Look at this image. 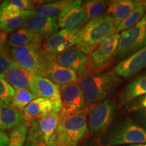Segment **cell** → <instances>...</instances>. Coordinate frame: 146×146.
<instances>
[{
  "label": "cell",
  "instance_id": "836d02e7",
  "mask_svg": "<svg viewBox=\"0 0 146 146\" xmlns=\"http://www.w3.org/2000/svg\"><path fill=\"white\" fill-rule=\"evenodd\" d=\"M128 112H135L140 110L146 109V94L139 97L125 106Z\"/></svg>",
  "mask_w": 146,
  "mask_h": 146
},
{
  "label": "cell",
  "instance_id": "7c38bea8",
  "mask_svg": "<svg viewBox=\"0 0 146 146\" xmlns=\"http://www.w3.org/2000/svg\"><path fill=\"white\" fill-rule=\"evenodd\" d=\"M33 87L38 98L50 100L54 106L53 112L60 114L62 108L60 87L45 76L34 75Z\"/></svg>",
  "mask_w": 146,
  "mask_h": 146
},
{
  "label": "cell",
  "instance_id": "484cf974",
  "mask_svg": "<svg viewBox=\"0 0 146 146\" xmlns=\"http://www.w3.org/2000/svg\"><path fill=\"white\" fill-rule=\"evenodd\" d=\"M31 121L26 119L12 129L9 135L8 146H25Z\"/></svg>",
  "mask_w": 146,
  "mask_h": 146
},
{
  "label": "cell",
  "instance_id": "2e32d148",
  "mask_svg": "<svg viewBox=\"0 0 146 146\" xmlns=\"http://www.w3.org/2000/svg\"><path fill=\"white\" fill-rule=\"evenodd\" d=\"M45 77L49 78L58 86L78 82L77 74L74 71L56 63L52 60L51 55Z\"/></svg>",
  "mask_w": 146,
  "mask_h": 146
},
{
  "label": "cell",
  "instance_id": "4fadbf2b",
  "mask_svg": "<svg viewBox=\"0 0 146 146\" xmlns=\"http://www.w3.org/2000/svg\"><path fill=\"white\" fill-rule=\"evenodd\" d=\"M146 67V46L118 62L113 71L121 78H130Z\"/></svg>",
  "mask_w": 146,
  "mask_h": 146
},
{
  "label": "cell",
  "instance_id": "3957f363",
  "mask_svg": "<svg viewBox=\"0 0 146 146\" xmlns=\"http://www.w3.org/2000/svg\"><path fill=\"white\" fill-rule=\"evenodd\" d=\"M89 131L87 108L74 114L60 112L56 130L58 146H77Z\"/></svg>",
  "mask_w": 146,
  "mask_h": 146
},
{
  "label": "cell",
  "instance_id": "f546056e",
  "mask_svg": "<svg viewBox=\"0 0 146 146\" xmlns=\"http://www.w3.org/2000/svg\"><path fill=\"white\" fill-rule=\"evenodd\" d=\"M16 91L8 83L4 74H0V104L11 106Z\"/></svg>",
  "mask_w": 146,
  "mask_h": 146
},
{
  "label": "cell",
  "instance_id": "52a82bcc",
  "mask_svg": "<svg viewBox=\"0 0 146 146\" xmlns=\"http://www.w3.org/2000/svg\"><path fill=\"white\" fill-rule=\"evenodd\" d=\"M146 46V14L135 26L120 33L114 60H123Z\"/></svg>",
  "mask_w": 146,
  "mask_h": 146
},
{
  "label": "cell",
  "instance_id": "f35d334b",
  "mask_svg": "<svg viewBox=\"0 0 146 146\" xmlns=\"http://www.w3.org/2000/svg\"><path fill=\"white\" fill-rule=\"evenodd\" d=\"M8 41V33L0 30V50L6 46L5 43Z\"/></svg>",
  "mask_w": 146,
  "mask_h": 146
},
{
  "label": "cell",
  "instance_id": "7402d4cb",
  "mask_svg": "<svg viewBox=\"0 0 146 146\" xmlns=\"http://www.w3.org/2000/svg\"><path fill=\"white\" fill-rule=\"evenodd\" d=\"M22 112L26 119L33 121L41 119L54 112V106L50 100L37 98L33 100Z\"/></svg>",
  "mask_w": 146,
  "mask_h": 146
},
{
  "label": "cell",
  "instance_id": "ffe728a7",
  "mask_svg": "<svg viewBox=\"0 0 146 146\" xmlns=\"http://www.w3.org/2000/svg\"><path fill=\"white\" fill-rule=\"evenodd\" d=\"M78 0H58L47 1L35 7L32 12L33 15L45 16V17H59L67 10L76 5Z\"/></svg>",
  "mask_w": 146,
  "mask_h": 146
},
{
  "label": "cell",
  "instance_id": "d4e9b609",
  "mask_svg": "<svg viewBox=\"0 0 146 146\" xmlns=\"http://www.w3.org/2000/svg\"><path fill=\"white\" fill-rule=\"evenodd\" d=\"M146 14V1H143L137 8L133 10L116 28V33L129 30L135 26Z\"/></svg>",
  "mask_w": 146,
  "mask_h": 146
},
{
  "label": "cell",
  "instance_id": "ac0fdd59",
  "mask_svg": "<svg viewBox=\"0 0 146 146\" xmlns=\"http://www.w3.org/2000/svg\"><path fill=\"white\" fill-rule=\"evenodd\" d=\"M143 1L139 0H113L110 1L106 14L112 18L116 28L129 14L140 5Z\"/></svg>",
  "mask_w": 146,
  "mask_h": 146
},
{
  "label": "cell",
  "instance_id": "f1b7e54d",
  "mask_svg": "<svg viewBox=\"0 0 146 146\" xmlns=\"http://www.w3.org/2000/svg\"><path fill=\"white\" fill-rule=\"evenodd\" d=\"M38 97L31 91L27 89H16L15 95L12 102V107L23 110L25 107Z\"/></svg>",
  "mask_w": 146,
  "mask_h": 146
},
{
  "label": "cell",
  "instance_id": "d590c367",
  "mask_svg": "<svg viewBox=\"0 0 146 146\" xmlns=\"http://www.w3.org/2000/svg\"><path fill=\"white\" fill-rule=\"evenodd\" d=\"M133 115L138 123L146 128V109L135 111Z\"/></svg>",
  "mask_w": 146,
  "mask_h": 146
},
{
  "label": "cell",
  "instance_id": "cb8c5ba5",
  "mask_svg": "<svg viewBox=\"0 0 146 146\" xmlns=\"http://www.w3.org/2000/svg\"><path fill=\"white\" fill-rule=\"evenodd\" d=\"M60 114L52 112L41 119L36 120L43 140L47 142L56 133L59 122Z\"/></svg>",
  "mask_w": 146,
  "mask_h": 146
},
{
  "label": "cell",
  "instance_id": "4dcf8cb0",
  "mask_svg": "<svg viewBox=\"0 0 146 146\" xmlns=\"http://www.w3.org/2000/svg\"><path fill=\"white\" fill-rule=\"evenodd\" d=\"M24 11L19 10L10 0L3 1L0 5V21L18 17L23 14Z\"/></svg>",
  "mask_w": 146,
  "mask_h": 146
},
{
  "label": "cell",
  "instance_id": "83f0119b",
  "mask_svg": "<svg viewBox=\"0 0 146 146\" xmlns=\"http://www.w3.org/2000/svg\"><path fill=\"white\" fill-rule=\"evenodd\" d=\"M33 15L32 10H25L23 14L18 17L0 21V30L3 32L12 33L24 27L27 20Z\"/></svg>",
  "mask_w": 146,
  "mask_h": 146
},
{
  "label": "cell",
  "instance_id": "9a60e30c",
  "mask_svg": "<svg viewBox=\"0 0 146 146\" xmlns=\"http://www.w3.org/2000/svg\"><path fill=\"white\" fill-rule=\"evenodd\" d=\"M82 4L83 1H79L58 17V23L60 29L74 30L82 28L88 23L89 20Z\"/></svg>",
  "mask_w": 146,
  "mask_h": 146
},
{
  "label": "cell",
  "instance_id": "4316f807",
  "mask_svg": "<svg viewBox=\"0 0 146 146\" xmlns=\"http://www.w3.org/2000/svg\"><path fill=\"white\" fill-rule=\"evenodd\" d=\"M110 1L105 0H91L83 3V7L89 21L103 16L106 12Z\"/></svg>",
  "mask_w": 146,
  "mask_h": 146
},
{
  "label": "cell",
  "instance_id": "74e56055",
  "mask_svg": "<svg viewBox=\"0 0 146 146\" xmlns=\"http://www.w3.org/2000/svg\"><path fill=\"white\" fill-rule=\"evenodd\" d=\"M9 136L5 131L0 130V146H8Z\"/></svg>",
  "mask_w": 146,
  "mask_h": 146
},
{
  "label": "cell",
  "instance_id": "8992f818",
  "mask_svg": "<svg viewBox=\"0 0 146 146\" xmlns=\"http://www.w3.org/2000/svg\"><path fill=\"white\" fill-rule=\"evenodd\" d=\"M146 143V128L138 122L125 119L116 124L108 135L106 146Z\"/></svg>",
  "mask_w": 146,
  "mask_h": 146
},
{
  "label": "cell",
  "instance_id": "d6986e66",
  "mask_svg": "<svg viewBox=\"0 0 146 146\" xmlns=\"http://www.w3.org/2000/svg\"><path fill=\"white\" fill-rule=\"evenodd\" d=\"M4 75L8 83L16 90L19 89H27L34 93V75L18 66L16 64L4 73Z\"/></svg>",
  "mask_w": 146,
  "mask_h": 146
},
{
  "label": "cell",
  "instance_id": "8fae6325",
  "mask_svg": "<svg viewBox=\"0 0 146 146\" xmlns=\"http://www.w3.org/2000/svg\"><path fill=\"white\" fill-rule=\"evenodd\" d=\"M51 56L56 63L74 71L79 79L87 70L88 58L76 46L70 47L60 54L51 55Z\"/></svg>",
  "mask_w": 146,
  "mask_h": 146
},
{
  "label": "cell",
  "instance_id": "e575fe53",
  "mask_svg": "<svg viewBox=\"0 0 146 146\" xmlns=\"http://www.w3.org/2000/svg\"><path fill=\"white\" fill-rule=\"evenodd\" d=\"M10 1L21 10H32L39 5L37 1L31 0H10Z\"/></svg>",
  "mask_w": 146,
  "mask_h": 146
},
{
  "label": "cell",
  "instance_id": "60d3db41",
  "mask_svg": "<svg viewBox=\"0 0 146 146\" xmlns=\"http://www.w3.org/2000/svg\"><path fill=\"white\" fill-rule=\"evenodd\" d=\"M127 146H146V143H141V144H135V145H131Z\"/></svg>",
  "mask_w": 146,
  "mask_h": 146
},
{
  "label": "cell",
  "instance_id": "6da1fadb",
  "mask_svg": "<svg viewBox=\"0 0 146 146\" xmlns=\"http://www.w3.org/2000/svg\"><path fill=\"white\" fill-rule=\"evenodd\" d=\"M122 78L113 70L102 72H85L79 79L80 87L88 106L106 100L116 91Z\"/></svg>",
  "mask_w": 146,
  "mask_h": 146
},
{
  "label": "cell",
  "instance_id": "30bf717a",
  "mask_svg": "<svg viewBox=\"0 0 146 146\" xmlns=\"http://www.w3.org/2000/svg\"><path fill=\"white\" fill-rule=\"evenodd\" d=\"M81 29L74 30L62 29L45 40L42 47L52 56L60 54L77 44Z\"/></svg>",
  "mask_w": 146,
  "mask_h": 146
},
{
  "label": "cell",
  "instance_id": "ba28073f",
  "mask_svg": "<svg viewBox=\"0 0 146 146\" xmlns=\"http://www.w3.org/2000/svg\"><path fill=\"white\" fill-rule=\"evenodd\" d=\"M120 39V33L107 37L89 55L85 72L96 73L106 71L114 61V55Z\"/></svg>",
  "mask_w": 146,
  "mask_h": 146
},
{
  "label": "cell",
  "instance_id": "ab89813d",
  "mask_svg": "<svg viewBox=\"0 0 146 146\" xmlns=\"http://www.w3.org/2000/svg\"><path fill=\"white\" fill-rule=\"evenodd\" d=\"M83 146H101V143H100V139L93 137L85 142Z\"/></svg>",
  "mask_w": 146,
  "mask_h": 146
},
{
  "label": "cell",
  "instance_id": "5b68a950",
  "mask_svg": "<svg viewBox=\"0 0 146 146\" xmlns=\"http://www.w3.org/2000/svg\"><path fill=\"white\" fill-rule=\"evenodd\" d=\"M116 108V102L110 99L88 106L87 122L93 137L100 139L106 132L112 123Z\"/></svg>",
  "mask_w": 146,
  "mask_h": 146
},
{
  "label": "cell",
  "instance_id": "277c9868",
  "mask_svg": "<svg viewBox=\"0 0 146 146\" xmlns=\"http://www.w3.org/2000/svg\"><path fill=\"white\" fill-rule=\"evenodd\" d=\"M10 58L13 62L33 75L45 76L50 60V54L43 47H12Z\"/></svg>",
  "mask_w": 146,
  "mask_h": 146
},
{
  "label": "cell",
  "instance_id": "d6a6232c",
  "mask_svg": "<svg viewBox=\"0 0 146 146\" xmlns=\"http://www.w3.org/2000/svg\"><path fill=\"white\" fill-rule=\"evenodd\" d=\"M10 58V51L6 46L0 50V74H4L14 64Z\"/></svg>",
  "mask_w": 146,
  "mask_h": 146
},
{
  "label": "cell",
  "instance_id": "9c48e42d",
  "mask_svg": "<svg viewBox=\"0 0 146 146\" xmlns=\"http://www.w3.org/2000/svg\"><path fill=\"white\" fill-rule=\"evenodd\" d=\"M60 87L62 114H74L85 110L88 108L79 83H74Z\"/></svg>",
  "mask_w": 146,
  "mask_h": 146
},
{
  "label": "cell",
  "instance_id": "603a6c76",
  "mask_svg": "<svg viewBox=\"0 0 146 146\" xmlns=\"http://www.w3.org/2000/svg\"><path fill=\"white\" fill-rule=\"evenodd\" d=\"M25 120L26 117L21 110L12 106L0 104V130L13 129Z\"/></svg>",
  "mask_w": 146,
  "mask_h": 146
},
{
  "label": "cell",
  "instance_id": "5bb4252c",
  "mask_svg": "<svg viewBox=\"0 0 146 146\" xmlns=\"http://www.w3.org/2000/svg\"><path fill=\"white\" fill-rule=\"evenodd\" d=\"M58 17L33 15L27 20L23 27L46 40L50 36L58 32L60 27L58 23Z\"/></svg>",
  "mask_w": 146,
  "mask_h": 146
},
{
  "label": "cell",
  "instance_id": "e0dca14e",
  "mask_svg": "<svg viewBox=\"0 0 146 146\" xmlns=\"http://www.w3.org/2000/svg\"><path fill=\"white\" fill-rule=\"evenodd\" d=\"M146 94V74L136 77L120 91L117 106H124L137 98Z\"/></svg>",
  "mask_w": 146,
  "mask_h": 146
},
{
  "label": "cell",
  "instance_id": "7a4b0ae2",
  "mask_svg": "<svg viewBox=\"0 0 146 146\" xmlns=\"http://www.w3.org/2000/svg\"><path fill=\"white\" fill-rule=\"evenodd\" d=\"M114 33L116 27L112 18L105 14L91 20L82 27L75 46L84 54L90 55L104 40Z\"/></svg>",
  "mask_w": 146,
  "mask_h": 146
},
{
  "label": "cell",
  "instance_id": "8d00e7d4",
  "mask_svg": "<svg viewBox=\"0 0 146 146\" xmlns=\"http://www.w3.org/2000/svg\"><path fill=\"white\" fill-rule=\"evenodd\" d=\"M39 146H58V139L56 132L47 142H45L44 140H43L40 143Z\"/></svg>",
  "mask_w": 146,
  "mask_h": 146
},
{
  "label": "cell",
  "instance_id": "44dd1931",
  "mask_svg": "<svg viewBox=\"0 0 146 146\" xmlns=\"http://www.w3.org/2000/svg\"><path fill=\"white\" fill-rule=\"evenodd\" d=\"M43 39L25 27L18 29L11 35L8 44L12 47H41Z\"/></svg>",
  "mask_w": 146,
  "mask_h": 146
},
{
  "label": "cell",
  "instance_id": "1f68e13d",
  "mask_svg": "<svg viewBox=\"0 0 146 146\" xmlns=\"http://www.w3.org/2000/svg\"><path fill=\"white\" fill-rule=\"evenodd\" d=\"M43 140L37 120H33L29 127L25 146H39Z\"/></svg>",
  "mask_w": 146,
  "mask_h": 146
}]
</instances>
